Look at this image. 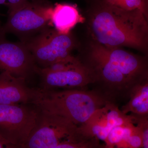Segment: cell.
Instances as JSON below:
<instances>
[{
  "mask_svg": "<svg viewBox=\"0 0 148 148\" xmlns=\"http://www.w3.org/2000/svg\"><path fill=\"white\" fill-rule=\"evenodd\" d=\"M138 129L135 121L127 123L114 127L105 140L106 148H127L130 138Z\"/></svg>",
  "mask_w": 148,
  "mask_h": 148,
  "instance_id": "cell-14",
  "label": "cell"
},
{
  "mask_svg": "<svg viewBox=\"0 0 148 148\" xmlns=\"http://www.w3.org/2000/svg\"><path fill=\"white\" fill-rule=\"evenodd\" d=\"M89 27L94 41L106 47L147 51L148 22L140 10H125L106 3L92 12Z\"/></svg>",
  "mask_w": 148,
  "mask_h": 148,
  "instance_id": "cell-2",
  "label": "cell"
},
{
  "mask_svg": "<svg viewBox=\"0 0 148 148\" xmlns=\"http://www.w3.org/2000/svg\"><path fill=\"white\" fill-rule=\"evenodd\" d=\"M132 114L135 116V123L142 134L143 148H148V115Z\"/></svg>",
  "mask_w": 148,
  "mask_h": 148,
  "instance_id": "cell-16",
  "label": "cell"
},
{
  "mask_svg": "<svg viewBox=\"0 0 148 148\" xmlns=\"http://www.w3.org/2000/svg\"><path fill=\"white\" fill-rule=\"evenodd\" d=\"M95 89L110 101L129 98L133 87L148 79L145 58L120 48L108 47L93 41L89 44L84 61Z\"/></svg>",
  "mask_w": 148,
  "mask_h": 148,
  "instance_id": "cell-1",
  "label": "cell"
},
{
  "mask_svg": "<svg viewBox=\"0 0 148 148\" xmlns=\"http://www.w3.org/2000/svg\"><path fill=\"white\" fill-rule=\"evenodd\" d=\"M106 3L125 10L139 9L147 15L146 0H106Z\"/></svg>",
  "mask_w": 148,
  "mask_h": 148,
  "instance_id": "cell-15",
  "label": "cell"
},
{
  "mask_svg": "<svg viewBox=\"0 0 148 148\" xmlns=\"http://www.w3.org/2000/svg\"><path fill=\"white\" fill-rule=\"evenodd\" d=\"M51 21L52 27L61 34H67L84 18L79 13L76 5L56 3L53 6Z\"/></svg>",
  "mask_w": 148,
  "mask_h": 148,
  "instance_id": "cell-12",
  "label": "cell"
},
{
  "mask_svg": "<svg viewBox=\"0 0 148 148\" xmlns=\"http://www.w3.org/2000/svg\"><path fill=\"white\" fill-rule=\"evenodd\" d=\"M0 23H1V22H0ZM0 25H1V24H0Z\"/></svg>",
  "mask_w": 148,
  "mask_h": 148,
  "instance_id": "cell-19",
  "label": "cell"
},
{
  "mask_svg": "<svg viewBox=\"0 0 148 148\" xmlns=\"http://www.w3.org/2000/svg\"><path fill=\"white\" fill-rule=\"evenodd\" d=\"M128 98L129 101L121 108L123 113L148 115V79L133 87Z\"/></svg>",
  "mask_w": 148,
  "mask_h": 148,
  "instance_id": "cell-13",
  "label": "cell"
},
{
  "mask_svg": "<svg viewBox=\"0 0 148 148\" xmlns=\"http://www.w3.org/2000/svg\"><path fill=\"white\" fill-rule=\"evenodd\" d=\"M23 78L8 72L0 74V104H32L40 92L39 88H31Z\"/></svg>",
  "mask_w": 148,
  "mask_h": 148,
  "instance_id": "cell-11",
  "label": "cell"
},
{
  "mask_svg": "<svg viewBox=\"0 0 148 148\" xmlns=\"http://www.w3.org/2000/svg\"><path fill=\"white\" fill-rule=\"evenodd\" d=\"M36 74L40 79V89H85L94 82L89 69L81 61L73 68L59 72H50L37 66Z\"/></svg>",
  "mask_w": 148,
  "mask_h": 148,
  "instance_id": "cell-10",
  "label": "cell"
},
{
  "mask_svg": "<svg viewBox=\"0 0 148 148\" xmlns=\"http://www.w3.org/2000/svg\"><path fill=\"white\" fill-rule=\"evenodd\" d=\"M21 42L31 52L38 67L44 68L71 55L76 41L71 33L61 34L51 27Z\"/></svg>",
  "mask_w": 148,
  "mask_h": 148,
  "instance_id": "cell-6",
  "label": "cell"
},
{
  "mask_svg": "<svg viewBox=\"0 0 148 148\" xmlns=\"http://www.w3.org/2000/svg\"><path fill=\"white\" fill-rule=\"evenodd\" d=\"M39 110L36 125L21 148L100 147L98 141L87 138L69 120Z\"/></svg>",
  "mask_w": 148,
  "mask_h": 148,
  "instance_id": "cell-4",
  "label": "cell"
},
{
  "mask_svg": "<svg viewBox=\"0 0 148 148\" xmlns=\"http://www.w3.org/2000/svg\"><path fill=\"white\" fill-rule=\"evenodd\" d=\"M53 6L47 0H30L8 9L7 21L0 29L20 37L21 41L37 35L52 25Z\"/></svg>",
  "mask_w": 148,
  "mask_h": 148,
  "instance_id": "cell-5",
  "label": "cell"
},
{
  "mask_svg": "<svg viewBox=\"0 0 148 148\" xmlns=\"http://www.w3.org/2000/svg\"><path fill=\"white\" fill-rule=\"evenodd\" d=\"M39 89V94L32 105L65 118L79 127L83 126L95 111L111 101L95 89Z\"/></svg>",
  "mask_w": 148,
  "mask_h": 148,
  "instance_id": "cell-3",
  "label": "cell"
},
{
  "mask_svg": "<svg viewBox=\"0 0 148 148\" xmlns=\"http://www.w3.org/2000/svg\"><path fill=\"white\" fill-rule=\"evenodd\" d=\"M30 0H0V5L8 7V9L12 8Z\"/></svg>",
  "mask_w": 148,
  "mask_h": 148,
  "instance_id": "cell-17",
  "label": "cell"
},
{
  "mask_svg": "<svg viewBox=\"0 0 148 148\" xmlns=\"http://www.w3.org/2000/svg\"><path fill=\"white\" fill-rule=\"evenodd\" d=\"M27 104H0V135L15 148H21L36 123L39 110Z\"/></svg>",
  "mask_w": 148,
  "mask_h": 148,
  "instance_id": "cell-7",
  "label": "cell"
},
{
  "mask_svg": "<svg viewBox=\"0 0 148 148\" xmlns=\"http://www.w3.org/2000/svg\"><path fill=\"white\" fill-rule=\"evenodd\" d=\"M14 148L12 144L0 135V148Z\"/></svg>",
  "mask_w": 148,
  "mask_h": 148,
  "instance_id": "cell-18",
  "label": "cell"
},
{
  "mask_svg": "<svg viewBox=\"0 0 148 148\" xmlns=\"http://www.w3.org/2000/svg\"><path fill=\"white\" fill-rule=\"evenodd\" d=\"M5 35L0 29V72H8L27 81L36 74L34 57L24 43L9 41Z\"/></svg>",
  "mask_w": 148,
  "mask_h": 148,
  "instance_id": "cell-8",
  "label": "cell"
},
{
  "mask_svg": "<svg viewBox=\"0 0 148 148\" xmlns=\"http://www.w3.org/2000/svg\"><path fill=\"white\" fill-rule=\"evenodd\" d=\"M135 121L133 114H125L116 103L109 101L94 112L89 119L79 127L87 138L105 142L111 130L116 126Z\"/></svg>",
  "mask_w": 148,
  "mask_h": 148,
  "instance_id": "cell-9",
  "label": "cell"
}]
</instances>
